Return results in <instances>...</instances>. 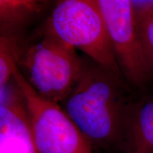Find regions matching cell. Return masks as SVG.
I'll list each match as a JSON object with an SVG mask.
<instances>
[{
	"label": "cell",
	"instance_id": "6da1fadb",
	"mask_svg": "<svg viewBox=\"0 0 153 153\" xmlns=\"http://www.w3.org/2000/svg\"><path fill=\"white\" fill-rule=\"evenodd\" d=\"M82 59L78 79L60 106L92 147L114 148L123 140L130 116L123 77L90 58Z\"/></svg>",
	"mask_w": 153,
	"mask_h": 153
},
{
	"label": "cell",
	"instance_id": "7a4b0ae2",
	"mask_svg": "<svg viewBox=\"0 0 153 153\" xmlns=\"http://www.w3.org/2000/svg\"><path fill=\"white\" fill-rule=\"evenodd\" d=\"M1 39L5 41L15 65L33 90L60 105L81 72L83 59L76 50L41 26L22 38Z\"/></svg>",
	"mask_w": 153,
	"mask_h": 153
},
{
	"label": "cell",
	"instance_id": "3957f363",
	"mask_svg": "<svg viewBox=\"0 0 153 153\" xmlns=\"http://www.w3.org/2000/svg\"><path fill=\"white\" fill-rule=\"evenodd\" d=\"M41 27L63 43L80 50L107 70L123 76L97 0L60 1Z\"/></svg>",
	"mask_w": 153,
	"mask_h": 153
},
{
	"label": "cell",
	"instance_id": "277c9868",
	"mask_svg": "<svg viewBox=\"0 0 153 153\" xmlns=\"http://www.w3.org/2000/svg\"><path fill=\"white\" fill-rule=\"evenodd\" d=\"M12 79L24 97L39 153H92V145L58 104L29 85L12 59Z\"/></svg>",
	"mask_w": 153,
	"mask_h": 153
},
{
	"label": "cell",
	"instance_id": "5b68a950",
	"mask_svg": "<svg viewBox=\"0 0 153 153\" xmlns=\"http://www.w3.org/2000/svg\"><path fill=\"white\" fill-rule=\"evenodd\" d=\"M113 51L126 81L143 87L151 76L138 31L133 1L97 0Z\"/></svg>",
	"mask_w": 153,
	"mask_h": 153
},
{
	"label": "cell",
	"instance_id": "8992f818",
	"mask_svg": "<svg viewBox=\"0 0 153 153\" xmlns=\"http://www.w3.org/2000/svg\"><path fill=\"white\" fill-rule=\"evenodd\" d=\"M11 82L0 90V153H39L25 100Z\"/></svg>",
	"mask_w": 153,
	"mask_h": 153
},
{
	"label": "cell",
	"instance_id": "52a82bcc",
	"mask_svg": "<svg viewBox=\"0 0 153 153\" xmlns=\"http://www.w3.org/2000/svg\"><path fill=\"white\" fill-rule=\"evenodd\" d=\"M43 9V1L0 0L1 38L12 40L26 35L28 27Z\"/></svg>",
	"mask_w": 153,
	"mask_h": 153
},
{
	"label": "cell",
	"instance_id": "ba28073f",
	"mask_svg": "<svg viewBox=\"0 0 153 153\" xmlns=\"http://www.w3.org/2000/svg\"><path fill=\"white\" fill-rule=\"evenodd\" d=\"M129 117L127 135L131 153H153V99L145 100Z\"/></svg>",
	"mask_w": 153,
	"mask_h": 153
},
{
	"label": "cell",
	"instance_id": "9c48e42d",
	"mask_svg": "<svg viewBox=\"0 0 153 153\" xmlns=\"http://www.w3.org/2000/svg\"><path fill=\"white\" fill-rule=\"evenodd\" d=\"M138 31L145 53L153 52V5L150 1H133Z\"/></svg>",
	"mask_w": 153,
	"mask_h": 153
},
{
	"label": "cell",
	"instance_id": "30bf717a",
	"mask_svg": "<svg viewBox=\"0 0 153 153\" xmlns=\"http://www.w3.org/2000/svg\"><path fill=\"white\" fill-rule=\"evenodd\" d=\"M12 57L8 47L3 39L0 38V90L10 82L12 78Z\"/></svg>",
	"mask_w": 153,
	"mask_h": 153
},
{
	"label": "cell",
	"instance_id": "8fae6325",
	"mask_svg": "<svg viewBox=\"0 0 153 153\" xmlns=\"http://www.w3.org/2000/svg\"><path fill=\"white\" fill-rule=\"evenodd\" d=\"M147 62H148V68L150 70L151 75L153 76V52L145 53Z\"/></svg>",
	"mask_w": 153,
	"mask_h": 153
},
{
	"label": "cell",
	"instance_id": "7c38bea8",
	"mask_svg": "<svg viewBox=\"0 0 153 153\" xmlns=\"http://www.w3.org/2000/svg\"><path fill=\"white\" fill-rule=\"evenodd\" d=\"M150 2H151V4H152L153 5V0H152V1H150Z\"/></svg>",
	"mask_w": 153,
	"mask_h": 153
},
{
	"label": "cell",
	"instance_id": "4fadbf2b",
	"mask_svg": "<svg viewBox=\"0 0 153 153\" xmlns=\"http://www.w3.org/2000/svg\"><path fill=\"white\" fill-rule=\"evenodd\" d=\"M128 153H131V152H128Z\"/></svg>",
	"mask_w": 153,
	"mask_h": 153
}]
</instances>
